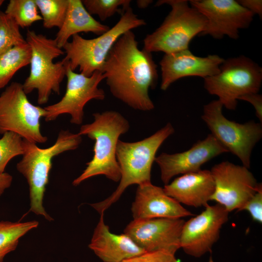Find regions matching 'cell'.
<instances>
[{
	"instance_id": "21",
	"label": "cell",
	"mask_w": 262,
	"mask_h": 262,
	"mask_svg": "<svg viewBox=\"0 0 262 262\" xmlns=\"http://www.w3.org/2000/svg\"><path fill=\"white\" fill-rule=\"evenodd\" d=\"M109 29L108 26L101 24L92 17L84 7L82 0H68L64 22L54 39L58 47L62 49L71 36L81 32H91L100 35Z\"/></svg>"
},
{
	"instance_id": "3",
	"label": "cell",
	"mask_w": 262,
	"mask_h": 262,
	"mask_svg": "<svg viewBox=\"0 0 262 262\" xmlns=\"http://www.w3.org/2000/svg\"><path fill=\"white\" fill-rule=\"evenodd\" d=\"M174 131L172 124L168 123L154 134L142 140L127 142L119 140L116 149V157L121 172L119 185L108 197L91 206L100 214L104 213L119 199L129 186L151 182V168L157 151Z\"/></svg>"
},
{
	"instance_id": "33",
	"label": "cell",
	"mask_w": 262,
	"mask_h": 262,
	"mask_svg": "<svg viewBox=\"0 0 262 262\" xmlns=\"http://www.w3.org/2000/svg\"><path fill=\"white\" fill-rule=\"evenodd\" d=\"M13 180L12 176L7 172L0 174V196L9 188Z\"/></svg>"
},
{
	"instance_id": "9",
	"label": "cell",
	"mask_w": 262,
	"mask_h": 262,
	"mask_svg": "<svg viewBox=\"0 0 262 262\" xmlns=\"http://www.w3.org/2000/svg\"><path fill=\"white\" fill-rule=\"evenodd\" d=\"M46 114L44 108L29 100L22 84L13 82L0 95V134L11 131L36 144L45 143L48 137L41 132L40 121Z\"/></svg>"
},
{
	"instance_id": "24",
	"label": "cell",
	"mask_w": 262,
	"mask_h": 262,
	"mask_svg": "<svg viewBox=\"0 0 262 262\" xmlns=\"http://www.w3.org/2000/svg\"><path fill=\"white\" fill-rule=\"evenodd\" d=\"M4 13L23 28L42 20L35 0H10Z\"/></svg>"
},
{
	"instance_id": "32",
	"label": "cell",
	"mask_w": 262,
	"mask_h": 262,
	"mask_svg": "<svg viewBox=\"0 0 262 262\" xmlns=\"http://www.w3.org/2000/svg\"><path fill=\"white\" fill-rule=\"evenodd\" d=\"M237 1L254 15L257 14L261 18H262V1L261 0H240Z\"/></svg>"
},
{
	"instance_id": "31",
	"label": "cell",
	"mask_w": 262,
	"mask_h": 262,
	"mask_svg": "<svg viewBox=\"0 0 262 262\" xmlns=\"http://www.w3.org/2000/svg\"><path fill=\"white\" fill-rule=\"evenodd\" d=\"M239 100H243L251 103L255 110L256 116L262 122V96L258 93L248 94L239 98Z\"/></svg>"
},
{
	"instance_id": "19",
	"label": "cell",
	"mask_w": 262,
	"mask_h": 262,
	"mask_svg": "<svg viewBox=\"0 0 262 262\" xmlns=\"http://www.w3.org/2000/svg\"><path fill=\"white\" fill-rule=\"evenodd\" d=\"M180 203L194 207H206L214 191L210 170H201L182 175L163 188Z\"/></svg>"
},
{
	"instance_id": "30",
	"label": "cell",
	"mask_w": 262,
	"mask_h": 262,
	"mask_svg": "<svg viewBox=\"0 0 262 262\" xmlns=\"http://www.w3.org/2000/svg\"><path fill=\"white\" fill-rule=\"evenodd\" d=\"M246 211L252 219L259 223H262V185H260L254 195L246 203L240 210Z\"/></svg>"
},
{
	"instance_id": "1",
	"label": "cell",
	"mask_w": 262,
	"mask_h": 262,
	"mask_svg": "<svg viewBox=\"0 0 262 262\" xmlns=\"http://www.w3.org/2000/svg\"><path fill=\"white\" fill-rule=\"evenodd\" d=\"M157 68L151 53L139 49L135 35L130 30L114 44L102 72L114 97L134 109L149 111L154 105L148 91L157 84Z\"/></svg>"
},
{
	"instance_id": "34",
	"label": "cell",
	"mask_w": 262,
	"mask_h": 262,
	"mask_svg": "<svg viewBox=\"0 0 262 262\" xmlns=\"http://www.w3.org/2000/svg\"><path fill=\"white\" fill-rule=\"evenodd\" d=\"M152 2L151 0H138L136 3L139 8L143 9L147 8Z\"/></svg>"
},
{
	"instance_id": "29",
	"label": "cell",
	"mask_w": 262,
	"mask_h": 262,
	"mask_svg": "<svg viewBox=\"0 0 262 262\" xmlns=\"http://www.w3.org/2000/svg\"><path fill=\"white\" fill-rule=\"evenodd\" d=\"M122 262H179L175 254L157 251L145 252Z\"/></svg>"
},
{
	"instance_id": "6",
	"label": "cell",
	"mask_w": 262,
	"mask_h": 262,
	"mask_svg": "<svg viewBox=\"0 0 262 262\" xmlns=\"http://www.w3.org/2000/svg\"><path fill=\"white\" fill-rule=\"evenodd\" d=\"M32 50L30 72L23 86L27 95L37 91V103L48 102L52 92L60 93V86L66 72L68 61L64 58L57 63L53 60L65 53L55 40L33 31L28 30L26 39Z\"/></svg>"
},
{
	"instance_id": "13",
	"label": "cell",
	"mask_w": 262,
	"mask_h": 262,
	"mask_svg": "<svg viewBox=\"0 0 262 262\" xmlns=\"http://www.w3.org/2000/svg\"><path fill=\"white\" fill-rule=\"evenodd\" d=\"M189 3L207 20L199 36L210 35L221 39L227 35L237 39L239 30L248 28L254 15L234 0H191Z\"/></svg>"
},
{
	"instance_id": "23",
	"label": "cell",
	"mask_w": 262,
	"mask_h": 262,
	"mask_svg": "<svg viewBox=\"0 0 262 262\" xmlns=\"http://www.w3.org/2000/svg\"><path fill=\"white\" fill-rule=\"evenodd\" d=\"M38 226V222L35 220L0 221V262H3L5 257L16 248L21 237Z\"/></svg>"
},
{
	"instance_id": "26",
	"label": "cell",
	"mask_w": 262,
	"mask_h": 262,
	"mask_svg": "<svg viewBox=\"0 0 262 262\" xmlns=\"http://www.w3.org/2000/svg\"><path fill=\"white\" fill-rule=\"evenodd\" d=\"M26 43L15 20L0 11V54Z\"/></svg>"
},
{
	"instance_id": "18",
	"label": "cell",
	"mask_w": 262,
	"mask_h": 262,
	"mask_svg": "<svg viewBox=\"0 0 262 262\" xmlns=\"http://www.w3.org/2000/svg\"><path fill=\"white\" fill-rule=\"evenodd\" d=\"M131 211L133 219L182 218L193 214L151 182L138 186Z\"/></svg>"
},
{
	"instance_id": "28",
	"label": "cell",
	"mask_w": 262,
	"mask_h": 262,
	"mask_svg": "<svg viewBox=\"0 0 262 262\" xmlns=\"http://www.w3.org/2000/svg\"><path fill=\"white\" fill-rule=\"evenodd\" d=\"M130 0H83L82 2L90 15H97L104 21L119 11L130 6Z\"/></svg>"
},
{
	"instance_id": "14",
	"label": "cell",
	"mask_w": 262,
	"mask_h": 262,
	"mask_svg": "<svg viewBox=\"0 0 262 262\" xmlns=\"http://www.w3.org/2000/svg\"><path fill=\"white\" fill-rule=\"evenodd\" d=\"M205 208L200 214L185 221L180 236V248L196 258L211 251L229 218V212L219 204H209Z\"/></svg>"
},
{
	"instance_id": "20",
	"label": "cell",
	"mask_w": 262,
	"mask_h": 262,
	"mask_svg": "<svg viewBox=\"0 0 262 262\" xmlns=\"http://www.w3.org/2000/svg\"><path fill=\"white\" fill-rule=\"evenodd\" d=\"M89 247L103 262H122L145 251L125 233L111 232L100 214Z\"/></svg>"
},
{
	"instance_id": "15",
	"label": "cell",
	"mask_w": 262,
	"mask_h": 262,
	"mask_svg": "<svg viewBox=\"0 0 262 262\" xmlns=\"http://www.w3.org/2000/svg\"><path fill=\"white\" fill-rule=\"evenodd\" d=\"M185 221L182 218L133 219L124 233L145 252L163 251L175 254Z\"/></svg>"
},
{
	"instance_id": "2",
	"label": "cell",
	"mask_w": 262,
	"mask_h": 262,
	"mask_svg": "<svg viewBox=\"0 0 262 262\" xmlns=\"http://www.w3.org/2000/svg\"><path fill=\"white\" fill-rule=\"evenodd\" d=\"M93 116V122L81 126L78 133L95 141L94 156L82 173L73 181L74 186L100 175L115 182L119 181L121 178L116 149L120 136L129 130V122L115 111L96 113Z\"/></svg>"
},
{
	"instance_id": "27",
	"label": "cell",
	"mask_w": 262,
	"mask_h": 262,
	"mask_svg": "<svg viewBox=\"0 0 262 262\" xmlns=\"http://www.w3.org/2000/svg\"><path fill=\"white\" fill-rule=\"evenodd\" d=\"M23 139L19 135L11 131L2 134L0 138V174L5 172L10 161L24 153Z\"/></svg>"
},
{
	"instance_id": "5",
	"label": "cell",
	"mask_w": 262,
	"mask_h": 262,
	"mask_svg": "<svg viewBox=\"0 0 262 262\" xmlns=\"http://www.w3.org/2000/svg\"><path fill=\"white\" fill-rule=\"evenodd\" d=\"M168 4L171 10L162 24L144 39L143 49L152 53H171L188 49L191 40L204 30L205 16L185 0H159L156 6Z\"/></svg>"
},
{
	"instance_id": "12",
	"label": "cell",
	"mask_w": 262,
	"mask_h": 262,
	"mask_svg": "<svg viewBox=\"0 0 262 262\" xmlns=\"http://www.w3.org/2000/svg\"><path fill=\"white\" fill-rule=\"evenodd\" d=\"M248 169L228 161L214 165L210 170L214 182L211 200L222 205L229 213L240 211L261 184Z\"/></svg>"
},
{
	"instance_id": "4",
	"label": "cell",
	"mask_w": 262,
	"mask_h": 262,
	"mask_svg": "<svg viewBox=\"0 0 262 262\" xmlns=\"http://www.w3.org/2000/svg\"><path fill=\"white\" fill-rule=\"evenodd\" d=\"M82 141V135L67 130L60 131L54 144L45 148H40L36 143L23 139L24 153L21 160L16 164V169L28 183L31 211L48 221L53 220L43 206L52 159L63 152L77 149Z\"/></svg>"
},
{
	"instance_id": "10",
	"label": "cell",
	"mask_w": 262,
	"mask_h": 262,
	"mask_svg": "<svg viewBox=\"0 0 262 262\" xmlns=\"http://www.w3.org/2000/svg\"><path fill=\"white\" fill-rule=\"evenodd\" d=\"M223 107L218 99L212 101L204 106L201 118L228 152L249 168L252 149L262 136V124L252 120L244 124L229 120L223 115Z\"/></svg>"
},
{
	"instance_id": "17",
	"label": "cell",
	"mask_w": 262,
	"mask_h": 262,
	"mask_svg": "<svg viewBox=\"0 0 262 262\" xmlns=\"http://www.w3.org/2000/svg\"><path fill=\"white\" fill-rule=\"evenodd\" d=\"M224 61L217 55L197 56L189 49L165 54L160 62L161 89L166 90L174 82L185 77L198 76L205 79L213 76L219 72Z\"/></svg>"
},
{
	"instance_id": "16",
	"label": "cell",
	"mask_w": 262,
	"mask_h": 262,
	"mask_svg": "<svg viewBox=\"0 0 262 262\" xmlns=\"http://www.w3.org/2000/svg\"><path fill=\"white\" fill-rule=\"evenodd\" d=\"M227 152L228 150L211 133L185 151L161 153L155 162L160 167L161 180L166 185L174 176L198 171L208 161Z\"/></svg>"
},
{
	"instance_id": "7",
	"label": "cell",
	"mask_w": 262,
	"mask_h": 262,
	"mask_svg": "<svg viewBox=\"0 0 262 262\" xmlns=\"http://www.w3.org/2000/svg\"><path fill=\"white\" fill-rule=\"evenodd\" d=\"M123 10L118 21L105 33L90 39L76 34L72 36L71 41L64 45L62 48L66 54L64 58L72 71L79 67L80 73L87 77L96 71L102 72L109 52L120 36L128 31L146 25L131 6Z\"/></svg>"
},
{
	"instance_id": "22",
	"label": "cell",
	"mask_w": 262,
	"mask_h": 262,
	"mask_svg": "<svg viewBox=\"0 0 262 262\" xmlns=\"http://www.w3.org/2000/svg\"><path fill=\"white\" fill-rule=\"evenodd\" d=\"M31 56L27 42L0 54V89L7 85L18 70L30 64Z\"/></svg>"
},
{
	"instance_id": "25",
	"label": "cell",
	"mask_w": 262,
	"mask_h": 262,
	"mask_svg": "<svg viewBox=\"0 0 262 262\" xmlns=\"http://www.w3.org/2000/svg\"><path fill=\"white\" fill-rule=\"evenodd\" d=\"M47 29L62 26L68 9V0H35Z\"/></svg>"
},
{
	"instance_id": "35",
	"label": "cell",
	"mask_w": 262,
	"mask_h": 262,
	"mask_svg": "<svg viewBox=\"0 0 262 262\" xmlns=\"http://www.w3.org/2000/svg\"><path fill=\"white\" fill-rule=\"evenodd\" d=\"M4 1V0H0V7L2 4V3H3Z\"/></svg>"
},
{
	"instance_id": "8",
	"label": "cell",
	"mask_w": 262,
	"mask_h": 262,
	"mask_svg": "<svg viewBox=\"0 0 262 262\" xmlns=\"http://www.w3.org/2000/svg\"><path fill=\"white\" fill-rule=\"evenodd\" d=\"M262 82V68L245 56L224 60L216 74L204 79L207 92L218 97L223 107L235 110L244 95L258 93Z\"/></svg>"
},
{
	"instance_id": "11",
	"label": "cell",
	"mask_w": 262,
	"mask_h": 262,
	"mask_svg": "<svg viewBox=\"0 0 262 262\" xmlns=\"http://www.w3.org/2000/svg\"><path fill=\"white\" fill-rule=\"evenodd\" d=\"M66 77L65 94L59 101L44 107L47 112L45 119L48 122L51 121L61 115L69 114L71 123L80 125L83 121V109L86 104L92 99H105V92L98 87L105 77L99 71H95L90 77L76 73L71 69L68 62Z\"/></svg>"
}]
</instances>
